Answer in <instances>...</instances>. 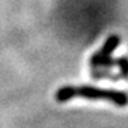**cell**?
Segmentation results:
<instances>
[{"label": "cell", "mask_w": 128, "mask_h": 128, "mask_svg": "<svg viewBox=\"0 0 128 128\" xmlns=\"http://www.w3.org/2000/svg\"><path fill=\"white\" fill-rule=\"evenodd\" d=\"M81 97L86 100H100L114 103L119 107L128 104V94L126 92L116 90V89H104L97 88L90 85H81V86H63L56 92L55 98L58 102H67L72 98Z\"/></svg>", "instance_id": "obj_1"}, {"label": "cell", "mask_w": 128, "mask_h": 128, "mask_svg": "<svg viewBox=\"0 0 128 128\" xmlns=\"http://www.w3.org/2000/svg\"><path fill=\"white\" fill-rule=\"evenodd\" d=\"M119 43H120V37L116 36V34H112L104 40L102 47L90 56L89 63L90 67L93 68V76L96 78H103V77L112 78V76L107 71L110 67L116 66V59L114 60L112 54L119 46Z\"/></svg>", "instance_id": "obj_2"}, {"label": "cell", "mask_w": 128, "mask_h": 128, "mask_svg": "<svg viewBox=\"0 0 128 128\" xmlns=\"http://www.w3.org/2000/svg\"><path fill=\"white\" fill-rule=\"evenodd\" d=\"M116 67L120 71V77L123 78H128V58L127 56H122L116 59Z\"/></svg>", "instance_id": "obj_3"}]
</instances>
